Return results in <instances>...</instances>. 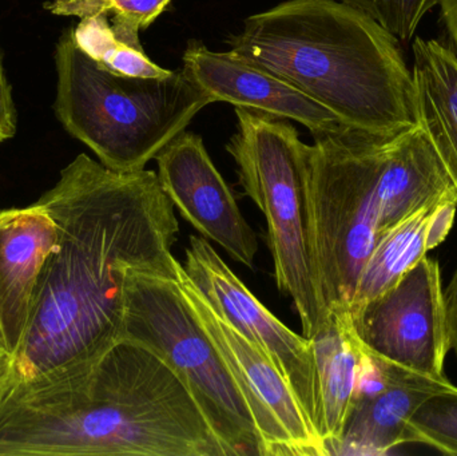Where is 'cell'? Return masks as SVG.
Returning <instances> with one entry per match:
<instances>
[{
	"instance_id": "1",
	"label": "cell",
	"mask_w": 457,
	"mask_h": 456,
	"mask_svg": "<svg viewBox=\"0 0 457 456\" xmlns=\"http://www.w3.org/2000/svg\"><path fill=\"white\" fill-rule=\"evenodd\" d=\"M37 203L55 222L56 243L13 356V385L86 371L123 339L129 268L179 278V224L157 171L120 173L82 153Z\"/></svg>"
},
{
	"instance_id": "2",
	"label": "cell",
	"mask_w": 457,
	"mask_h": 456,
	"mask_svg": "<svg viewBox=\"0 0 457 456\" xmlns=\"http://www.w3.org/2000/svg\"><path fill=\"white\" fill-rule=\"evenodd\" d=\"M228 456L189 387L138 340L90 369L18 382L0 402V456Z\"/></svg>"
},
{
	"instance_id": "3",
	"label": "cell",
	"mask_w": 457,
	"mask_h": 456,
	"mask_svg": "<svg viewBox=\"0 0 457 456\" xmlns=\"http://www.w3.org/2000/svg\"><path fill=\"white\" fill-rule=\"evenodd\" d=\"M228 42L239 58L319 102L345 130L391 137L416 123L402 42L341 0H287L249 16Z\"/></svg>"
},
{
	"instance_id": "4",
	"label": "cell",
	"mask_w": 457,
	"mask_h": 456,
	"mask_svg": "<svg viewBox=\"0 0 457 456\" xmlns=\"http://www.w3.org/2000/svg\"><path fill=\"white\" fill-rule=\"evenodd\" d=\"M54 62L56 120L102 165L120 173L144 170L213 104L184 69L160 78L104 69L75 45L70 29L56 42Z\"/></svg>"
},
{
	"instance_id": "5",
	"label": "cell",
	"mask_w": 457,
	"mask_h": 456,
	"mask_svg": "<svg viewBox=\"0 0 457 456\" xmlns=\"http://www.w3.org/2000/svg\"><path fill=\"white\" fill-rule=\"evenodd\" d=\"M237 130L227 145L245 195L268 224V245L279 291L292 299L303 336L328 319L312 248L306 146L287 120L236 107Z\"/></svg>"
},
{
	"instance_id": "6",
	"label": "cell",
	"mask_w": 457,
	"mask_h": 456,
	"mask_svg": "<svg viewBox=\"0 0 457 456\" xmlns=\"http://www.w3.org/2000/svg\"><path fill=\"white\" fill-rule=\"evenodd\" d=\"M313 138L306 166L317 278L328 315L349 313L378 241V182L389 137L344 130Z\"/></svg>"
},
{
	"instance_id": "7",
	"label": "cell",
	"mask_w": 457,
	"mask_h": 456,
	"mask_svg": "<svg viewBox=\"0 0 457 456\" xmlns=\"http://www.w3.org/2000/svg\"><path fill=\"white\" fill-rule=\"evenodd\" d=\"M123 337L160 353L184 380L228 456H262L249 409L227 363L187 305L179 278L129 268Z\"/></svg>"
},
{
	"instance_id": "8",
	"label": "cell",
	"mask_w": 457,
	"mask_h": 456,
	"mask_svg": "<svg viewBox=\"0 0 457 456\" xmlns=\"http://www.w3.org/2000/svg\"><path fill=\"white\" fill-rule=\"evenodd\" d=\"M179 286L241 391L262 456H328L324 441L273 361L211 304L181 262Z\"/></svg>"
},
{
	"instance_id": "9",
	"label": "cell",
	"mask_w": 457,
	"mask_h": 456,
	"mask_svg": "<svg viewBox=\"0 0 457 456\" xmlns=\"http://www.w3.org/2000/svg\"><path fill=\"white\" fill-rule=\"evenodd\" d=\"M349 315L365 351L403 369L445 379L451 348L435 260L424 257L394 286Z\"/></svg>"
},
{
	"instance_id": "10",
	"label": "cell",
	"mask_w": 457,
	"mask_h": 456,
	"mask_svg": "<svg viewBox=\"0 0 457 456\" xmlns=\"http://www.w3.org/2000/svg\"><path fill=\"white\" fill-rule=\"evenodd\" d=\"M189 243L182 267L190 280L234 328L273 361L322 439L321 398L313 342L279 321L228 268L209 240L203 236H190Z\"/></svg>"
},
{
	"instance_id": "11",
	"label": "cell",
	"mask_w": 457,
	"mask_h": 456,
	"mask_svg": "<svg viewBox=\"0 0 457 456\" xmlns=\"http://www.w3.org/2000/svg\"><path fill=\"white\" fill-rule=\"evenodd\" d=\"M155 161L161 187L181 216L204 238L219 244L231 259L253 268L257 237L203 138L182 131L161 150Z\"/></svg>"
},
{
	"instance_id": "12",
	"label": "cell",
	"mask_w": 457,
	"mask_h": 456,
	"mask_svg": "<svg viewBox=\"0 0 457 456\" xmlns=\"http://www.w3.org/2000/svg\"><path fill=\"white\" fill-rule=\"evenodd\" d=\"M182 62V69L208 94L213 104L228 102L236 107L295 120L305 126L313 137L345 130L336 115L319 102L273 72L239 58L231 51L217 53L200 40H189Z\"/></svg>"
},
{
	"instance_id": "13",
	"label": "cell",
	"mask_w": 457,
	"mask_h": 456,
	"mask_svg": "<svg viewBox=\"0 0 457 456\" xmlns=\"http://www.w3.org/2000/svg\"><path fill=\"white\" fill-rule=\"evenodd\" d=\"M55 243V222L39 203L0 211V339L12 356L23 342L37 278Z\"/></svg>"
},
{
	"instance_id": "14",
	"label": "cell",
	"mask_w": 457,
	"mask_h": 456,
	"mask_svg": "<svg viewBox=\"0 0 457 456\" xmlns=\"http://www.w3.org/2000/svg\"><path fill=\"white\" fill-rule=\"evenodd\" d=\"M378 359L383 380L370 393L354 396L336 455L388 454L407 444L413 411L434 394L455 387L447 377L435 379Z\"/></svg>"
},
{
	"instance_id": "15",
	"label": "cell",
	"mask_w": 457,
	"mask_h": 456,
	"mask_svg": "<svg viewBox=\"0 0 457 456\" xmlns=\"http://www.w3.org/2000/svg\"><path fill=\"white\" fill-rule=\"evenodd\" d=\"M442 203L457 190L419 123L389 137L378 182V238L405 217Z\"/></svg>"
},
{
	"instance_id": "16",
	"label": "cell",
	"mask_w": 457,
	"mask_h": 456,
	"mask_svg": "<svg viewBox=\"0 0 457 456\" xmlns=\"http://www.w3.org/2000/svg\"><path fill=\"white\" fill-rule=\"evenodd\" d=\"M456 203H442L405 217L386 230L368 257L349 313L394 286L453 229Z\"/></svg>"
},
{
	"instance_id": "17",
	"label": "cell",
	"mask_w": 457,
	"mask_h": 456,
	"mask_svg": "<svg viewBox=\"0 0 457 456\" xmlns=\"http://www.w3.org/2000/svg\"><path fill=\"white\" fill-rule=\"evenodd\" d=\"M412 50L416 123L457 190V56L451 46L424 37H416Z\"/></svg>"
},
{
	"instance_id": "18",
	"label": "cell",
	"mask_w": 457,
	"mask_h": 456,
	"mask_svg": "<svg viewBox=\"0 0 457 456\" xmlns=\"http://www.w3.org/2000/svg\"><path fill=\"white\" fill-rule=\"evenodd\" d=\"M311 340L321 398L322 441L328 455H336L353 404L364 348L348 312H330Z\"/></svg>"
},
{
	"instance_id": "19",
	"label": "cell",
	"mask_w": 457,
	"mask_h": 456,
	"mask_svg": "<svg viewBox=\"0 0 457 456\" xmlns=\"http://www.w3.org/2000/svg\"><path fill=\"white\" fill-rule=\"evenodd\" d=\"M75 45L104 69L126 77L160 78L170 74L152 61L144 48L128 45L117 37L106 13L85 16L70 29Z\"/></svg>"
},
{
	"instance_id": "20",
	"label": "cell",
	"mask_w": 457,
	"mask_h": 456,
	"mask_svg": "<svg viewBox=\"0 0 457 456\" xmlns=\"http://www.w3.org/2000/svg\"><path fill=\"white\" fill-rule=\"evenodd\" d=\"M171 0H47L43 4L55 16L82 19L106 13L112 15L115 34L128 45L142 47L138 34L154 23L155 19L170 4Z\"/></svg>"
},
{
	"instance_id": "21",
	"label": "cell",
	"mask_w": 457,
	"mask_h": 456,
	"mask_svg": "<svg viewBox=\"0 0 457 456\" xmlns=\"http://www.w3.org/2000/svg\"><path fill=\"white\" fill-rule=\"evenodd\" d=\"M407 444H423L457 455V387L427 398L408 420Z\"/></svg>"
},
{
	"instance_id": "22",
	"label": "cell",
	"mask_w": 457,
	"mask_h": 456,
	"mask_svg": "<svg viewBox=\"0 0 457 456\" xmlns=\"http://www.w3.org/2000/svg\"><path fill=\"white\" fill-rule=\"evenodd\" d=\"M378 21L403 43L411 42L440 0H341Z\"/></svg>"
},
{
	"instance_id": "23",
	"label": "cell",
	"mask_w": 457,
	"mask_h": 456,
	"mask_svg": "<svg viewBox=\"0 0 457 456\" xmlns=\"http://www.w3.org/2000/svg\"><path fill=\"white\" fill-rule=\"evenodd\" d=\"M18 130V112L13 101L12 86L5 71L0 46V144L13 138Z\"/></svg>"
},
{
	"instance_id": "24",
	"label": "cell",
	"mask_w": 457,
	"mask_h": 456,
	"mask_svg": "<svg viewBox=\"0 0 457 456\" xmlns=\"http://www.w3.org/2000/svg\"><path fill=\"white\" fill-rule=\"evenodd\" d=\"M445 324H447L448 343L455 351L457 358V268L447 291L445 292Z\"/></svg>"
},
{
	"instance_id": "25",
	"label": "cell",
	"mask_w": 457,
	"mask_h": 456,
	"mask_svg": "<svg viewBox=\"0 0 457 456\" xmlns=\"http://www.w3.org/2000/svg\"><path fill=\"white\" fill-rule=\"evenodd\" d=\"M440 12L445 31L451 40V48L457 56V0H440Z\"/></svg>"
},
{
	"instance_id": "26",
	"label": "cell",
	"mask_w": 457,
	"mask_h": 456,
	"mask_svg": "<svg viewBox=\"0 0 457 456\" xmlns=\"http://www.w3.org/2000/svg\"><path fill=\"white\" fill-rule=\"evenodd\" d=\"M15 361L8 352H0V402L5 398L13 385Z\"/></svg>"
},
{
	"instance_id": "27",
	"label": "cell",
	"mask_w": 457,
	"mask_h": 456,
	"mask_svg": "<svg viewBox=\"0 0 457 456\" xmlns=\"http://www.w3.org/2000/svg\"><path fill=\"white\" fill-rule=\"evenodd\" d=\"M0 352H7V351L4 350V345H3L2 339H0Z\"/></svg>"
}]
</instances>
